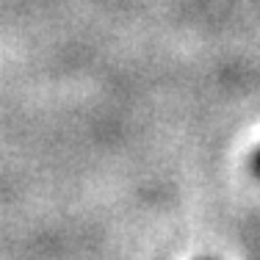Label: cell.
<instances>
[{"label":"cell","mask_w":260,"mask_h":260,"mask_svg":"<svg viewBox=\"0 0 260 260\" xmlns=\"http://www.w3.org/2000/svg\"><path fill=\"white\" fill-rule=\"evenodd\" d=\"M255 172L260 175V150H257V155H255Z\"/></svg>","instance_id":"obj_1"}]
</instances>
